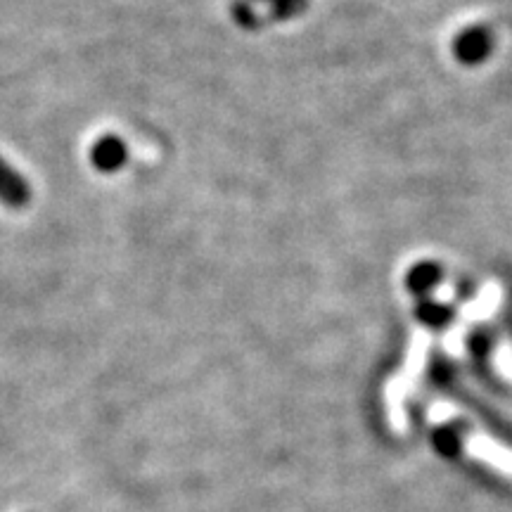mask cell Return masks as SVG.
Segmentation results:
<instances>
[{
    "mask_svg": "<svg viewBox=\"0 0 512 512\" xmlns=\"http://www.w3.org/2000/svg\"><path fill=\"white\" fill-rule=\"evenodd\" d=\"M430 349H432V335L427 328H415L411 344H408L406 361L399 368V373L389 377L384 384V408H387V420L389 427L396 434H403L408 430V415H406V401L413 394V389L418 387L422 373H425L427 361H430Z\"/></svg>",
    "mask_w": 512,
    "mask_h": 512,
    "instance_id": "1",
    "label": "cell"
},
{
    "mask_svg": "<svg viewBox=\"0 0 512 512\" xmlns=\"http://www.w3.org/2000/svg\"><path fill=\"white\" fill-rule=\"evenodd\" d=\"M503 304V287L496 280H489L475 299L460 306L458 320L446 330L444 335V351L453 358L465 356L467 330L472 323H484V320L494 318Z\"/></svg>",
    "mask_w": 512,
    "mask_h": 512,
    "instance_id": "2",
    "label": "cell"
},
{
    "mask_svg": "<svg viewBox=\"0 0 512 512\" xmlns=\"http://www.w3.org/2000/svg\"><path fill=\"white\" fill-rule=\"evenodd\" d=\"M463 448L472 460L489 465L491 470L501 472L505 479H512V448L484 432H467L463 437Z\"/></svg>",
    "mask_w": 512,
    "mask_h": 512,
    "instance_id": "3",
    "label": "cell"
},
{
    "mask_svg": "<svg viewBox=\"0 0 512 512\" xmlns=\"http://www.w3.org/2000/svg\"><path fill=\"white\" fill-rule=\"evenodd\" d=\"M31 183L24 178L22 171H17L8 159L0 157V204L10 209H27L31 204Z\"/></svg>",
    "mask_w": 512,
    "mask_h": 512,
    "instance_id": "4",
    "label": "cell"
},
{
    "mask_svg": "<svg viewBox=\"0 0 512 512\" xmlns=\"http://www.w3.org/2000/svg\"><path fill=\"white\" fill-rule=\"evenodd\" d=\"M91 164L100 174H117L128 162V145L119 136H102L91 145Z\"/></svg>",
    "mask_w": 512,
    "mask_h": 512,
    "instance_id": "5",
    "label": "cell"
},
{
    "mask_svg": "<svg viewBox=\"0 0 512 512\" xmlns=\"http://www.w3.org/2000/svg\"><path fill=\"white\" fill-rule=\"evenodd\" d=\"M491 366L505 382H512V339H501L491 354Z\"/></svg>",
    "mask_w": 512,
    "mask_h": 512,
    "instance_id": "6",
    "label": "cell"
},
{
    "mask_svg": "<svg viewBox=\"0 0 512 512\" xmlns=\"http://www.w3.org/2000/svg\"><path fill=\"white\" fill-rule=\"evenodd\" d=\"M456 415H458V408L453 406L451 401L437 399L427 406V420H430L432 425H446V422H451Z\"/></svg>",
    "mask_w": 512,
    "mask_h": 512,
    "instance_id": "7",
    "label": "cell"
},
{
    "mask_svg": "<svg viewBox=\"0 0 512 512\" xmlns=\"http://www.w3.org/2000/svg\"><path fill=\"white\" fill-rule=\"evenodd\" d=\"M432 297H434V302L441 304V306L451 304L453 299H456V287H453L451 283H439L437 287H434Z\"/></svg>",
    "mask_w": 512,
    "mask_h": 512,
    "instance_id": "8",
    "label": "cell"
}]
</instances>
